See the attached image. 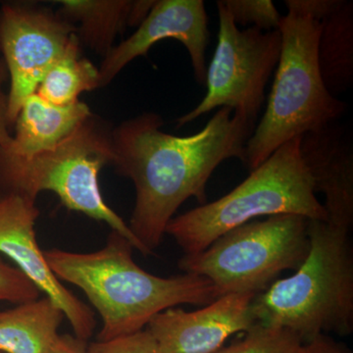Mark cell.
Listing matches in <instances>:
<instances>
[{
    "label": "cell",
    "mask_w": 353,
    "mask_h": 353,
    "mask_svg": "<svg viewBox=\"0 0 353 353\" xmlns=\"http://www.w3.org/2000/svg\"><path fill=\"white\" fill-rule=\"evenodd\" d=\"M321 23L318 64L325 87L336 97L353 85V2L343 0Z\"/></svg>",
    "instance_id": "17"
},
{
    "label": "cell",
    "mask_w": 353,
    "mask_h": 353,
    "mask_svg": "<svg viewBox=\"0 0 353 353\" xmlns=\"http://www.w3.org/2000/svg\"><path fill=\"white\" fill-rule=\"evenodd\" d=\"M343 0H287V8L296 9L322 22L341 6Z\"/></svg>",
    "instance_id": "23"
},
{
    "label": "cell",
    "mask_w": 353,
    "mask_h": 353,
    "mask_svg": "<svg viewBox=\"0 0 353 353\" xmlns=\"http://www.w3.org/2000/svg\"><path fill=\"white\" fill-rule=\"evenodd\" d=\"M77 39L76 26L58 12L34 4H2L0 52L10 80V126L26 99L36 94L44 75Z\"/></svg>",
    "instance_id": "9"
},
{
    "label": "cell",
    "mask_w": 353,
    "mask_h": 353,
    "mask_svg": "<svg viewBox=\"0 0 353 353\" xmlns=\"http://www.w3.org/2000/svg\"><path fill=\"white\" fill-rule=\"evenodd\" d=\"M87 353H163L148 329L88 345Z\"/></svg>",
    "instance_id": "22"
},
{
    "label": "cell",
    "mask_w": 353,
    "mask_h": 353,
    "mask_svg": "<svg viewBox=\"0 0 353 353\" xmlns=\"http://www.w3.org/2000/svg\"><path fill=\"white\" fill-rule=\"evenodd\" d=\"M64 317L48 296L0 311V352L50 353Z\"/></svg>",
    "instance_id": "15"
},
{
    "label": "cell",
    "mask_w": 353,
    "mask_h": 353,
    "mask_svg": "<svg viewBox=\"0 0 353 353\" xmlns=\"http://www.w3.org/2000/svg\"><path fill=\"white\" fill-rule=\"evenodd\" d=\"M243 338L215 353H297L303 345L299 334L283 327L256 325Z\"/></svg>",
    "instance_id": "19"
},
{
    "label": "cell",
    "mask_w": 353,
    "mask_h": 353,
    "mask_svg": "<svg viewBox=\"0 0 353 353\" xmlns=\"http://www.w3.org/2000/svg\"><path fill=\"white\" fill-rule=\"evenodd\" d=\"M41 292L17 268L6 264L0 259V301L20 304L34 301Z\"/></svg>",
    "instance_id": "21"
},
{
    "label": "cell",
    "mask_w": 353,
    "mask_h": 353,
    "mask_svg": "<svg viewBox=\"0 0 353 353\" xmlns=\"http://www.w3.org/2000/svg\"><path fill=\"white\" fill-rule=\"evenodd\" d=\"M92 114L85 102L78 101L69 105H55L36 92L21 106L14 123L15 134L9 145L3 148L21 157L52 150Z\"/></svg>",
    "instance_id": "14"
},
{
    "label": "cell",
    "mask_w": 353,
    "mask_h": 353,
    "mask_svg": "<svg viewBox=\"0 0 353 353\" xmlns=\"http://www.w3.org/2000/svg\"><path fill=\"white\" fill-rule=\"evenodd\" d=\"M322 23L288 8L279 26L282 50L273 87L261 121L245 148L243 164L256 169L279 148L330 123L336 122L347 104L333 97L318 64V39Z\"/></svg>",
    "instance_id": "4"
},
{
    "label": "cell",
    "mask_w": 353,
    "mask_h": 353,
    "mask_svg": "<svg viewBox=\"0 0 353 353\" xmlns=\"http://www.w3.org/2000/svg\"><path fill=\"white\" fill-rule=\"evenodd\" d=\"M58 13L76 27L81 44L105 57L116 37L132 27L131 0H61Z\"/></svg>",
    "instance_id": "16"
},
{
    "label": "cell",
    "mask_w": 353,
    "mask_h": 353,
    "mask_svg": "<svg viewBox=\"0 0 353 353\" xmlns=\"http://www.w3.org/2000/svg\"><path fill=\"white\" fill-rule=\"evenodd\" d=\"M301 158L314 185L325 196L330 226L352 234L353 228V146L348 131L338 122L301 137Z\"/></svg>",
    "instance_id": "13"
},
{
    "label": "cell",
    "mask_w": 353,
    "mask_h": 353,
    "mask_svg": "<svg viewBox=\"0 0 353 353\" xmlns=\"http://www.w3.org/2000/svg\"><path fill=\"white\" fill-rule=\"evenodd\" d=\"M297 353H353L347 345L334 340L327 334H320L312 340L303 343Z\"/></svg>",
    "instance_id": "25"
},
{
    "label": "cell",
    "mask_w": 353,
    "mask_h": 353,
    "mask_svg": "<svg viewBox=\"0 0 353 353\" xmlns=\"http://www.w3.org/2000/svg\"><path fill=\"white\" fill-rule=\"evenodd\" d=\"M309 248L307 218L274 215L234 228L201 252L183 255L178 266L185 274L208 279L220 296L259 294L283 272L296 271Z\"/></svg>",
    "instance_id": "7"
},
{
    "label": "cell",
    "mask_w": 353,
    "mask_h": 353,
    "mask_svg": "<svg viewBox=\"0 0 353 353\" xmlns=\"http://www.w3.org/2000/svg\"><path fill=\"white\" fill-rule=\"evenodd\" d=\"M310 248L296 273L253 299L255 321L283 327L303 343L320 334L353 332V246L350 234L308 220Z\"/></svg>",
    "instance_id": "3"
},
{
    "label": "cell",
    "mask_w": 353,
    "mask_h": 353,
    "mask_svg": "<svg viewBox=\"0 0 353 353\" xmlns=\"http://www.w3.org/2000/svg\"><path fill=\"white\" fill-rule=\"evenodd\" d=\"M163 125L159 114L146 112L111 132L112 164L136 190L128 226L148 255L161 245L167 225L183 203L192 197L206 203L209 179L221 163L230 158L243 163L257 119L223 108L192 136L167 134Z\"/></svg>",
    "instance_id": "1"
},
{
    "label": "cell",
    "mask_w": 353,
    "mask_h": 353,
    "mask_svg": "<svg viewBox=\"0 0 353 353\" xmlns=\"http://www.w3.org/2000/svg\"><path fill=\"white\" fill-rule=\"evenodd\" d=\"M209 38L202 0H157L137 31L103 57L99 68V88L108 85L130 62L145 57L155 43L166 39H176L187 48L197 83L205 85Z\"/></svg>",
    "instance_id": "11"
},
{
    "label": "cell",
    "mask_w": 353,
    "mask_h": 353,
    "mask_svg": "<svg viewBox=\"0 0 353 353\" xmlns=\"http://www.w3.org/2000/svg\"><path fill=\"white\" fill-rule=\"evenodd\" d=\"M134 250L128 239L111 231L97 252L43 250L55 277L83 290L101 316L97 341L141 331L166 309L180 304L205 306L220 297L212 283L201 276L162 278L148 273L132 259Z\"/></svg>",
    "instance_id": "2"
},
{
    "label": "cell",
    "mask_w": 353,
    "mask_h": 353,
    "mask_svg": "<svg viewBox=\"0 0 353 353\" xmlns=\"http://www.w3.org/2000/svg\"><path fill=\"white\" fill-rule=\"evenodd\" d=\"M111 132L92 114L52 150L21 157L0 146V192L34 201L41 192H54L65 208L105 223L148 256L127 223L106 203L99 188V172L113 163Z\"/></svg>",
    "instance_id": "6"
},
{
    "label": "cell",
    "mask_w": 353,
    "mask_h": 353,
    "mask_svg": "<svg viewBox=\"0 0 353 353\" xmlns=\"http://www.w3.org/2000/svg\"><path fill=\"white\" fill-rule=\"evenodd\" d=\"M255 294H230L199 310L169 308L158 313L146 329L163 353H215L233 334L257 324L252 304Z\"/></svg>",
    "instance_id": "12"
},
{
    "label": "cell",
    "mask_w": 353,
    "mask_h": 353,
    "mask_svg": "<svg viewBox=\"0 0 353 353\" xmlns=\"http://www.w3.org/2000/svg\"><path fill=\"white\" fill-rule=\"evenodd\" d=\"M97 88H99V68L81 55L78 39L66 54L48 70L37 94L50 103L65 106L78 101L83 92Z\"/></svg>",
    "instance_id": "18"
},
{
    "label": "cell",
    "mask_w": 353,
    "mask_h": 353,
    "mask_svg": "<svg viewBox=\"0 0 353 353\" xmlns=\"http://www.w3.org/2000/svg\"><path fill=\"white\" fill-rule=\"evenodd\" d=\"M88 341L69 334H59L50 353H87Z\"/></svg>",
    "instance_id": "26"
},
{
    "label": "cell",
    "mask_w": 353,
    "mask_h": 353,
    "mask_svg": "<svg viewBox=\"0 0 353 353\" xmlns=\"http://www.w3.org/2000/svg\"><path fill=\"white\" fill-rule=\"evenodd\" d=\"M217 48L206 72L208 92L196 108L176 119L183 127L216 108L257 119L265 101V88L279 63L282 36L279 30H240L221 1Z\"/></svg>",
    "instance_id": "8"
},
{
    "label": "cell",
    "mask_w": 353,
    "mask_h": 353,
    "mask_svg": "<svg viewBox=\"0 0 353 353\" xmlns=\"http://www.w3.org/2000/svg\"><path fill=\"white\" fill-rule=\"evenodd\" d=\"M36 201L0 192V253L12 260L39 292L61 309L74 336L88 341L97 326L94 313L48 267L37 240L36 223L41 212Z\"/></svg>",
    "instance_id": "10"
},
{
    "label": "cell",
    "mask_w": 353,
    "mask_h": 353,
    "mask_svg": "<svg viewBox=\"0 0 353 353\" xmlns=\"http://www.w3.org/2000/svg\"><path fill=\"white\" fill-rule=\"evenodd\" d=\"M299 143L301 137L284 143L226 196L174 217L165 234L174 239L183 255H192L255 218L294 214L327 222Z\"/></svg>",
    "instance_id": "5"
},
{
    "label": "cell",
    "mask_w": 353,
    "mask_h": 353,
    "mask_svg": "<svg viewBox=\"0 0 353 353\" xmlns=\"http://www.w3.org/2000/svg\"><path fill=\"white\" fill-rule=\"evenodd\" d=\"M236 26L253 25L263 32L279 30L283 16L271 0H220Z\"/></svg>",
    "instance_id": "20"
},
{
    "label": "cell",
    "mask_w": 353,
    "mask_h": 353,
    "mask_svg": "<svg viewBox=\"0 0 353 353\" xmlns=\"http://www.w3.org/2000/svg\"><path fill=\"white\" fill-rule=\"evenodd\" d=\"M9 80L6 62L0 57V146L6 148L11 143L12 134L9 132L8 95L3 92L4 83Z\"/></svg>",
    "instance_id": "24"
}]
</instances>
